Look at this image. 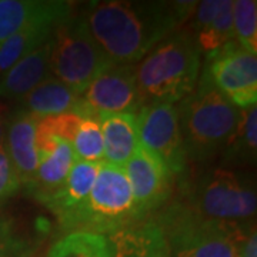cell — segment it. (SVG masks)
<instances>
[{"mask_svg":"<svg viewBox=\"0 0 257 257\" xmlns=\"http://www.w3.org/2000/svg\"><path fill=\"white\" fill-rule=\"evenodd\" d=\"M197 2H92L83 18L94 40L116 64L142 60L194 13Z\"/></svg>","mask_w":257,"mask_h":257,"instance_id":"obj_1","label":"cell"},{"mask_svg":"<svg viewBox=\"0 0 257 257\" xmlns=\"http://www.w3.org/2000/svg\"><path fill=\"white\" fill-rule=\"evenodd\" d=\"M200 49L192 33L177 30L157 43L136 66L138 92L143 106L175 104L196 89Z\"/></svg>","mask_w":257,"mask_h":257,"instance_id":"obj_2","label":"cell"},{"mask_svg":"<svg viewBox=\"0 0 257 257\" xmlns=\"http://www.w3.org/2000/svg\"><path fill=\"white\" fill-rule=\"evenodd\" d=\"M187 162L204 163L220 156L241 114L216 89L203 69L196 89L177 106Z\"/></svg>","mask_w":257,"mask_h":257,"instance_id":"obj_3","label":"cell"},{"mask_svg":"<svg viewBox=\"0 0 257 257\" xmlns=\"http://www.w3.org/2000/svg\"><path fill=\"white\" fill-rule=\"evenodd\" d=\"M153 221L162 230L172 257H237L240 243L256 230L254 221L207 219L183 199L167 203Z\"/></svg>","mask_w":257,"mask_h":257,"instance_id":"obj_4","label":"cell"},{"mask_svg":"<svg viewBox=\"0 0 257 257\" xmlns=\"http://www.w3.org/2000/svg\"><path fill=\"white\" fill-rule=\"evenodd\" d=\"M49 64L53 77L79 94L116 66L94 40L82 15H70L56 23Z\"/></svg>","mask_w":257,"mask_h":257,"instance_id":"obj_5","label":"cell"},{"mask_svg":"<svg viewBox=\"0 0 257 257\" xmlns=\"http://www.w3.org/2000/svg\"><path fill=\"white\" fill-rule=\"evenodd\" d=\"M135 223V200L124 169L103 162L89 197L64 230L109 236Z\"/></svg>","mask_w":257,"mask_h":257,"instance_id":"obj_6","label":"cell"},{"mask_svg":"<svg viewBox=\"0 0 257 257\" xmlns=\"http://www.w3.org/2000/svg\"><path fill=\"white\" fill-rule=\"evenodd\" d=\"M184 202L213 220L251 223L256 216L254 184L229 167H216L200 176Z\"/></svg>","mask_w":257,"mask_h":257,"instance_id":"obj_7","label":"cell"},{"mask_svg":"<svg viewBox=\"0 0 257 257\" xmlns=\"http://www.w3.org/2000/svg\"><path fill=\"white\" fill-rule=\"evenodd\" d=\"M203 69L216 89L237 109L256 106L257 57L236 40L209 53Z\"/></svg>","mask_w":257,"mask_h":257,"instance_id":"obj_8","label":"cell"},{"mask_svg":"<svg viewBox=\"0 0 257 257\" xmlns=\"http://www.w3.org/2000/svg\"><path fill=\"white\" fill-rule=\"evenodd\" d=\"M140 146L157 157L169 172L180 176L187 166L179 113L175 104L156 103L143 106L136 114Z\"/></svg>","mask_w":257,"mask_h":257,"instance_id":"obj_9","label":"cell"},{"mask_svg":"<svg viewBox=\"0 0 257 257\" xmlns=\"http://www.w3.org/2000/svg\"><path fill=\"white\" fill-rule=\"evenodd\" d=\"M123 169L133 193L136 220H147L167 204L175 177L157 157L142 146Z\"/></svg>","mask_w":257,"mask_h":257,"instance_id":"obj_10","label":"cell"},{"mask_svg":"<svg viewBox=\"0 0 257 257\" xmlns=\"http://www.w3.org/2000/svg\"><path fill=\"white\" fill-rule=\"evenodd\" d=\"M82 99L96 113H139L143 103L138 92L136 66H113L89 84Z\"/></svg>","mask_w":257,"mask_h":257,"instance_id":"obj_11","label":"cell"},{"mask_svg":"<svg viewBox=\"0 0 257 257\" xmlns=\"http://www.w3.org/2000/svg\"><path fill=\"white\" fill-rule=\"evenodd\" d=\"M37 120L39 116L19 107L18 110L10 113L3 142L20 186H23L25 190L32 186L39 167V152L36 146Z\"/></svg>","mask_w":257,"mask_h":257,"instance_id":"obj_12","label":"cell"},{"mask_svg":"<svg viewBox=\"0 0 257 257\" xmlns=\"http://www.w3.org/2000/svg\"><path fill=\"white\" fill-rule=\"evenodd\" d=\"M72 10L73 6L70 2L56 0V5L49 12L10 36L0 46V77L22 57L45 45L52 36L56 23L70 16Z\"/></svg>","mask_w":257,"mask_h":257,"instance_id":"obj_13","label":"cell"},{"mask_svg":"<svg viewBox=\"0 0 257 257\" xmlns=\"http://www.w3.org/2000/svg\"><path fill=\"white\" fill-rule=\"evenodd\" d=\"M101 163L103 162L89 163L76 160L63 184L42 203L55 214L63 229H66L67 223L72 220L76 211L82 207L83 203L89 197L96 183Z\"/></svg>","mask_w":257,"mask_h":257,"instance_id":"obj_14","label":"cell"},{"mask_svg":"<svg viewBox=\"0 0 257 257\" xmlns=\"http://www.w3.org/2000/svg\"><path fill=\"white\" fill-rule=\"evenodd\" d=\"M52 36L45 45L22 57L0 77V99L20 101L50 76Z\"/></svg>","mask_w":257,"mask_h":257,"instance_id":"obj_15","label":"cell"},{"mask_svg":"<svg viewBox=\"0 0 257 257\" xmlns=\"http://www.w3.org/2000/svg\"><path fill=\"white\" fill-rule=\"evenodd\" d=\"M111 257H172L165 236L153 219L138 221L104 236Z\"/></svg>","mask_w":257,"mask_h":257,"instance_id":"obj_16","label":"cell"},{"mask_svg":"<svg viewBox=\"0 0 257 257\" xmlns=\"http://www.w3.org/2000/svg\"><path fill=\"white\" fill-rule=\"evenodd\" d=\"M74 157L72 145L55 138L46 152L39 153V167L32 186L26 193L39 203H43L63 184L73 167Z\"/></svg>","mask_w":257,"mask_h":257,"instance_id":"obj_17","label":"cell"},{"mask_svg":"<svg viewBox=\"0 0 257 257\" xmlns=\"http://www.w3.org/2000/svg\"><path fill=\"white\" fill-rule=\"evenodd\" d=\"M103 133L104 162L124 167L140 146L136 114L97 113Z\"/></svg>","mask_w":257,"mask_h":257,"instance_id":"obj_18","label":"cell"},{"mask_svg":"<svg viewBox=\"0 0 257 257\" xmlns=\"http://www.w3.org/2000/svg\"><path fill=\"white\" fill-rule=\"evenodd\" d=\"M80 100L82 94L72 90L59 79L49 76L20 100V109L43 117L73 111Z\"/></svg>","mask_w":257,"mask_h":257,"instance_id":"obj_19","label":"cell"},{"mask_svg":"<svg viewBox=\"0 0 257 257\" xmlns=\"http://www.w3.org/2000/svg\"><path fill=\"white\" fill-rule=\"evenodd\" d=\"M257 109H241L240 120L221 152L224 165H244L256 162Z\"/></svg>","mask_w":257,"mask_h":257,"instance_id":"obj_20","label":"cell"},{"mask_svg":"<svg viewBox=\"0 0 257 257\" xmlns=\"http://www.w3.org/2000/svg\"><path fill=\"white\" fill-rule=\"evenodd\" d=\"M73 111L80 114V124L76 132L72 149L76 160L100 163L104 162V147H103V133L97 113L93 110L84 100H80Z\"/></svg>","mask_w":257,"mask_h":257,"instance_id":"obj_21","label":"cell"},{"mask_svg":"<svg viewBox=\"0 0 257 257\" xmlns=\"http://www.w3.org/2000/svg\"><path fill=\"white\" fill-rule=\"evenodd\" d=\"M55 5L56 0H0V46Z\"/></svg>","mask_w":257,"mask_h":257,"instance_id":"obj_22","label":"cell"},{"mask_svg":"<svg viewBox=\"0 0 257 257\" xmlns=\"http://www.w3.org/2000/svg\"><path fill=\"white\" fill-rule=\"evenodd\" d=\"M47 257H111L109 241L92 231H69L53 243Z\"/></svg>","mask_w":257,"mask_h":257,"instance_id":"obj_23","label":"cell"},{"mask_svg":"<svg viewBox=\"0 0 257 257\" xmlns=\"http://www.w3.org/2000/svg\"><path fill=\"white\" fill-rule=\"evenodd\" d=\"M193 37L200 49V52L206 55L234 40L233 0H220V8L217 10V15L211 20L210 25Z\"/></svg>","mask_w":257,"mask_h":257,"instance_id":"obj_24","label":"cell"},{"mask_svg":"<svg viewBox=\"0 0 257 257\" xmlns=\"http://www.w3.org/2000/svg\"><path fill=\"white\" fill-rule=\"evenodd\" d=\"M233 32L234 40L251 55H257V2H233Z\"/></svg>","mask_w":257,"mask_h":257,"instance_id":"obj_25","label":"cell"},{"mask_svg":"<svg viewBox=\"0 0 257 257\" xmlns=\"http://www.w3.org/2000/svg\"><path fill=\"white\" fill-rule=\"evenodd\" d=\"M0 257H35V246L22 233L18 221L0 211Z\"/></svg>","mask_w":257,"mask_h":257,"instance_id":"obj_26","label":"cell"},{"mask_svg":"<svg viewBox=\"0 0 257 257\" xmlns=\"http://www.w3.org/2000/svg\"><path fill=\"white\" fill-rule=\"evenodd\" d=\"M80 119H82L80 114L76 111H66L60 114L39 117L36 124V135L55 136L72 145L80 124Z\"/></svg>","mask_w":257,"mask_h":257,"instance_id":"obj_27","label":"cell"},{"mask_svg":"<svg viewBox=\"0 0 257 257\" xmlns=\"http://www.w3.org/2000/svg\"><path fill=\"white\" fill-rule=\"evenodd\" d=\"M20 182L12 166L6 149L0 145V206L20 190Z\"/></svg>","mask_w":257,"mask_h":257,"instance_id":"obj_28","label":"cell"},{"mask_svg":"<svg viewBox=\"0 0 257 257\" xmlns=\"http://www.w3.org/2000/svg\"><path fill=\"white\" fill-rule=\"evenodd\" d=\"M220 8V0H206L200 2L196 6V15H193L192 29L187 32L192 33V36L202 32L211 23V20L217 15V10Z\"/></svg>","mask_w":257,"mask_h":257,"instance_id":"obj_29","label":"cell"},{"mask_svg":"<svg viewBox=\"0 0 257 257\" xmlns=\"http://www.w3.org/2000/svg\"><path fill=\"white\" fill-rule=\"evenodd\" d=\"M237 257H257V234L251 231L246 239L240 243Z\"/></svg>","mask_w":257,"mask_h":257,"instance_id":"obj_30","label":"cell"},{"mask_svg":"<svg viewBox=\"0 0 257 257\" xmlns=\"http://www.w3.org/2000/svg\"><path fill=\"white\" fill-rule=\"evenodd\" d=\"M10 110L9 106L5 104L0 100V145H3L5 136H6V128H8V121H9Z\"/></svg>","mask_w":257,"mask_h":257,"instance_id":"obj_31","label":"cell"}]
</instances>
